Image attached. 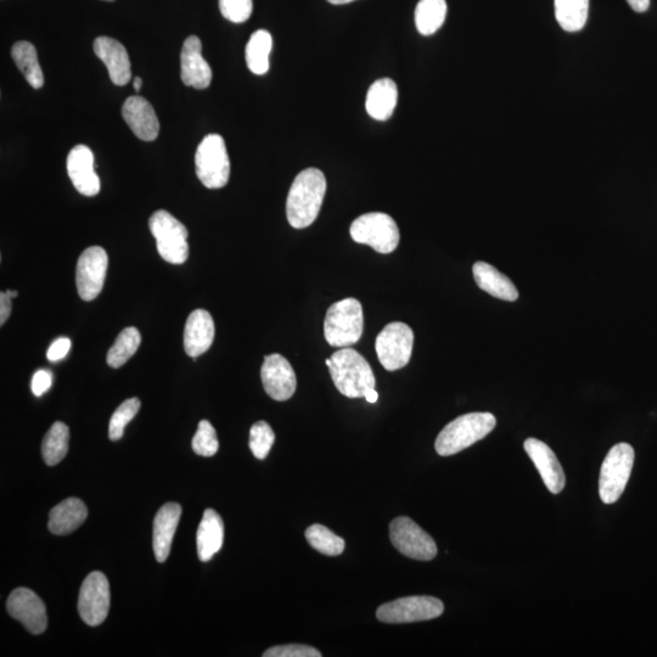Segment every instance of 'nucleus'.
<instances>
[{
	"label": "nucleus",
	"mask_w": 657,
	"mask_h": 657,
	"mask_svg": "<svg viewBox=\"0 0 657 657\" xmlns=\"http://www.w3.org/2000/svg\"><path fill=\"white\" fill-rule=\"evenodd\" d=\"M193 451L201 457H213L218 452L219 442L215 428L209 420H201L192 442Z\"/></svg>",
	"instance_id": "c9c22d12"
},
{
	"label": "nucleus",
	"mask_w": 657,
	"mask_h": 657,
	"mask_svg": "<svg viewBox=\"0 0 657 657\" xmlns=\"http://www.w3.org/2000/svg\"><path fill=\"white\" fill-rule=\"evenodd\" d=\"M398 100L396 83L390 78H381L372 84L365 100V109L372 119L387 121L393 115Z\"/></svg>",
	"instance_id": "393cba45"
},
{
	"label": "nucleus",
	"mask_w": 657,
	"mask_h": 657,
	"mask_svg": "<svg viewBox=\"0 0 657 657\" xmlns=\"http://www.w3.org/2000/svg\"><path fill=\"white\" fill-rule=\"evenodd\" d=\"M11 297L7 294V291H3L2 294H0V325H4L7 323V320L10 317L11 314Z\"/></svg>",
	"instance_id": "a19ab883"
},
{
	"label": "nucleus",
	"mask_w": 657,
	"mask_h": 657,
	"mask_svg": "<svg viewBox=\"0 0 657 657\" xmlns=\"http://www.w3.org/2000/svg\"><path fill=\"white\" fill-rule=\"evenodd\" d=\"M443 610L445 605L440 599L419 595L381 605L376 611V617L384 623H412L437 619Z\"/></svg>",
	"instance_id": "9d476101"
},
{
	"label": "nucleus",
	"mask_w": 657,
	"mask_h": 657,
	"mask_svg": "<svg viewBox=\"0 0 657 657\" xmlns=\"http://www.w3.org/2000/svg\"><path fill=\"white\" fill-rule=\"evenodd\" d=\"M181 515L182 507L177 503H167L157 511L154 520L153 546L155 558L159 563H165L171 553Z\"/></svg>",
	"instance_id": "4be33fe9"
},
{
	"label": "nucleus",
	"mask_w": 657,
	"mask_h": 657,
	"mask_svg": "<svg viewBox=\"0 0 657 657\" xmlns=\"http://www.w3.org/2000/svg\"><path fill=\"white\" fill-rule=\"evenodd\" d=\"M224 525L221 516L215 510L206 509L199 525L196 544L202 563H207L222 549Z\"/></svg>",
	"instance_id": "b1692460"
},
{
	"label": "nucleus",
	"mask_w": 657,
	"mask_h": 657,
	"mask_svg": "<svg viewBox=\"0 0 657 657\" xmlns=\"http://www.w3.org/2000/svg\"><path fill=\"white\" fill-rule=\"evenodd\" d=\"M350 233L356 243L368 245L379 254H391L400 244V229L386 213L372 212L358 217Z\"/></svg>",
	"instance_id": "6e6552de"
},
{
	"label": "nucleus",
	"mask_w": 657,
	"mask_h": 657,
	"mask_svg": "<svg viewBox=\"0 0 657 657\" xmlns=\"http://www.w3.org/2000/svg\"><path fill=\"white\" fill-rule=\"evenodd\" d=\"M94 52L109 71L110 80L116 86H126L132 78L131 61L125 47L110 37H98Z\"/></svg>",
	"instance_id": "aec40b11"
},
{
	"label": "nucleus",
	"mask_w": 657,
	"mask_h": 657,
	"mask_svg": "<svg viewBox=\"0 0 657 657\" xmlns=\"http://www.w3.org/2000/svg\"><path fill=\"white\" fill-rule=\"evenodd\" d=\"M7 294L11 297V299H15V297H18V291L14 290H7Z\"/></svg>",
	"instance_id": "49530a36"
},
{
	"label": "nucleus",
	"mask_w": 657,
	"mask_h": 657,
	"mask_svg": "<svg viewBox=\"0 0 657 657\" xmlns=\"http://www.w3.org/2000/svg\"><path fill=\"white\" fill-rule=\"evenodd\" d=\"M110 586L108 578L99 571L92 572L83 581L78 612L88 626H99L106 620L110 610Z\"/></svg>",
	"instance_id": "ddd939ff"
},
{
	"label": "nucleus",
	"mask_w": 657,
	"mask_h": 657,
	"mask_svg": "<svg viewBox=\"0 0 657 657\" xmlns=\"http://www.w3.org/2000/svg\"><path fill=\"white\" fill-rule=\"evenodd\" d=\"M474 279L481 290L499 300L514 302L519 299L518 289L508 277L486 262H476L473 267Z\"/></svg>",
	"instance_id": "a878e982"
},
{
	"label": "nucleus",
	"mask_w": 657,
	"mask_h": 657,
	"mask_svg": "<svg viewBox=\"0 0 657 657\" xmlns=\"http://www.w3.org/2000/svg\"><path fill=\"white\" fill-rule=\"evenodd\" d=\"M524 447L548 490L554 494L563 491L566 485L565 473L552 448L537 438L526 440Z\"/></svg>",
	"instance_id": "f3484780"
},
{
	"label": "nucleus",
	"mask_w": 657,
	"mask_h": 657,
	"mask_svg": "<svg viewBox=\"0 0 657 657\" xmlns=\"http://www.w3.org/2000/svg\"><path fill=\"white\" fill-rule=\"evenodd\" d=\"M7 609L11 617L22 623L32 634H42L47 630L48 619L46 605L35 592L27 588L15 589L10 594Z\"/></svg>",
	"instance_id": "4468645a"
},
{
	"label": "nucleus",
	"mask_w": 657,
	"mask_h": 657,
	"mask_svg": "<svg viewBox=\"0 0 657 657\" xmlns=\"http://www.w3.org/2000/svg\"><path fill=\"white\" fill-rule=\"evenodd\" d=\"M181 77L185 86L206 89L212 81V70L202 56V44L198 37L185 39L181 54Z\"/></svg>",
	"instance_id": "a211bd4d"
},
{
	"label": "nucleus",
	"mask_w": 657,
	"mask_h": 657,
	"mask_svg": "<svg viewBox=\"0 0 657 657\" xmlns=\"http://www.w3.org/2000/svg\"><path fill=\"white\" fill-rule=\"evenodd\" d=\"M271 33L258 30L251 36L246 46V64L255 75H265L269 70V54L272 52Z\"/></svg>",
	"instance_id": "c85d7f7f"
},
{
	"label": "nucleus",
	"mask_w": 657,
	"mask_h": 657,
	"mask_svg": "<svg viewBox=\"0 0 657 657\" xmlns=\"http://www.w3.org/2000/svg\"><path fill=\"white\" fill-rule=\"evenodd\" d=\"M142 403L138 398H129L123 402L116 412L112 414L109 425V437L111 441H119L125 434L126 426L136 417Z\"/></svg>",
	"instance_id": "72a5a7b5"
},
{
	"label": "nucleus",
	"mask_w": 657,
	"mask_h": 657,
	"mask_svg": "<svg viewBox=\"0 0 657 657\" xmlns=\"http://www.w3.org/2000/svg\"><path fill=\"white\" fill-rule=\"evenodd\" d=\"M149 227L157 251L171 265H183L189 257L188 229L170 212L159 210L150 217Z\"/></svg>",
	"instance_id": "39448f33"
},
{
	"label": "nucleus",
	"mask_w": 657,
	"mask_h": 657,
	"mask_svg": "<svg viewBox=\"0 0 657 657\" xmlns=\"http://www.w3.org/2000/svg\"><path fill=\"white\" fill-rule=\"evenodd\" d=\"M219 9L224 18L230 22L243 24L250 19L254 4L252 0H219Z\"/></svg>",
	"instance_id": "e433bc0d"
},
{
	"label": "nucleus",
	"mask_w": 657,
	"mask_h": 657,
	"mask_svg": "<svg viewBox=\"0 0 657 657\" xmlns=\"http://www.w3.org/2000/svg\"><path fill=\"white\" fill-rule=\"evenodd\" d=\"M390 538L393 547L408 558L420 561L436 558L437 546L434 539L407 516L391 522Z\"/></svg>",
	"instance_id": "9b49d317"
},
{
	"label": "nucleus",
	"mask_w": 657,
	"mask_h": 657,
	"mask_svg": "<svg viewBox=\"0 0 657 657\" xmlns=\"http://www.w3.org/2000/svg\"><path fill=\"white\" fill-rule=\"evenodd\" d=\"M275 435L266 421H258L250 431L249 446L257 459H266L274 445Z\"/></svg>",
	"instance_id": "f704fd0d"
},
{
	"label": "nucleus",
	"mask_w": 657,
	"mask_h": 657,
	"mask_svg": "<svg viewBox=\"0 0 657 657\" xmlns=\"http://www.w3.org/2000/svg\"><path fill=\"white\" fill-rule=\"evenodd\" d=\"M555 16L566 32L581 31L588 19L589 0H555Z\"/></svg>",
	"instance_id": "c756f323"
},
{
	"label": "nucleus",
	"mask_w": 657,
	"mask_h": 657,
	"mask_svg": "<svg viewBox=\"0 0 657 657\" xmlns=\"http://www.w3.org/2000/svg\"><path fill=\"white\" fill-rule=\"evenodd\" d=\"M70 430L67 425L56 421L47 432L42 443L44 462L49 466L59 464L69 452Z\"/></svg>",
	"instance_id": "7c9ffc66"
},
{
	"label": "nucleus",
	"mask_w": 657,
	"mask_h": 657,
	"mask_svg": "<svg viewBox=\"0 0 657 657\" xmlns=\"http://www.w3.org/2000/svg\"><path fill=\"white\" fill-rule=\"evenodd\" d=\"M364 328L363 308L356 299H345L330 306L324 320V336L333 347L357 344Z\"/></svg>",
	"instance_id": "20e7f679"
},
{
	"label": "nucleus",
	"mask_w": 657,
	"mask_h": 657,
	"mask_svg": "<svg viewBox=\"0 0 657 657\" xmlns=\"http://www.w3.org/2000/svg\"><path fill=\"white\" fill-rule=\"evenodd\" d=\"M414 333L409 325L393 322L381 330L375 350L381 365L389 372L400 370L411 361Z\"/></svg>",
	"instance_id": "1a4fd4ad"
},
{
	"label": "nucleus",
	"mask_w": 657,
	"mask_h": 657,
	"mask_svg": "<svg viewBox=\"0 0 657 657\" xmlns=\"http://www.w3.org/2000/svg\"><path fill=\"white\" fill-rule=\"evenodd\" d=\"M53 385V374L49 370L39 369L33 375L31 389L33 395L41 397L47 393Z\"/></svg>",
	"instance_id": "58836bf2"
},
{
	"label": "nucleus",
	"mask_w": 657,
	"mask_h": 657,
	"mask_svg": "<svg viewBox=\"0 0 657 657\" xmlns=\"http://www.w3.org/2000/svg\"><path fill=\"white\" fill-rule=\"evenodd\" d=\"M122 116L132 132L144 142H154L159 136V119L153 106L143 97L128 98L123 104Z\"/></svg>",
	"instance_id": "6ab92c4d"
},
{
	"label": "nucleus",
	"mask_w": 657,
	"mask_h": 657,
	"mask_svg": "<svg viewBox=\"0 0 657 657\" xmlns=\"http://www.w3.org/2000/svg\"><path fill=\"white\" fill-rule=\"evenodd\" d=\"M105 2H114V0H105Z\"/></svg>",
	"instance_id": "de8ad7c7"
},
{
	"label": "nucleus",
	"mask_w": 657,
	"mask_h": 657,
	"mask_svg": "<svg viewBox=\"0 0 657 657\" xmlns=\"http://www.w3.org/2000/svg\"><path fill=\"white\" fill-rule=\"evenodd\" d=\"M196 176L209 189L226 187L230 177V160L226 142L219 134L202 139L195 155Z\"/></svg>",
	"instance_id": "423d86ee"
},
{
	"label": "nucleus",
	"mask_w": 657,
	"mask_h": 657,
	"mask_svg": "<svg viewBox=\"0 0 657 657\" xmlns=\"http://www.w3.org/2000/svg\"><path fill=\"white\" fill-rule=\"evenodd\" d=\"M11 56L33 88L39 89L44 86L42 67L39 65L37 50L33 44L25 41L15 43L11 49Z\"/></svg>",
	"instance_id": "bb28decb"
},
{
	"label": "nucleus",
	"mask_w": 657,
	"mask_h": 657,
	"mask_svg": "<svg viewBox=\"0 0 657 657\" xmlns=\"http://www.w3.org/2000/svg\"><path fill=\"white\" fill-rule=\"evenodd\" d=\"M263 657H322V653L307 645L289 644L268 649Z\"/></svg>",
	"instance_id": "4c0bfd02"
},
{
	"label": "nucleus",
	"mask_w": 657,
	"mask_h": 657,
	"mask_svg": "<svg viewBox=\"0 0 657 657\" xmlns=\"http://www.w3.org/2000/svg\"><path fill=\"white\" fill-rule=\"evenodd\" d=\"M364 398L369 403H376L379 400V395H378V392H376L375 389H373V390H369L367 393H365Z\"/></svg>",
	"instance_id": "37998d69"
},
{
	"label": "nucleus",
	"mask_w": 657,
	"mask_h": 657,
	"mask_svg": "<svg viewBox=\"0 0 657 657\" xmlns=\"http://www.w3.org/2000/svg\"><path fill=\"white\" fill-rule=\"evenodd\" d=\"M71 340L67 338H59L55 340L48 348L47 358L49 362H59L67 356L71 350Z\"/></svg>",
	"instance_id": "ea45409f"
},
{
	"label": "nucleus",
	"mask_w": 657,
	"mask_h": 657,
	"mask_svg": "<svg viewBox=\"0 0 657 657\" xmlns=\"http://www.w3.org/2000/svg\"><path fill=\"white\" fill-rule=\"evenodd\" d=\"M327 193V179L317 168H307L292 183L286 200V217L291 227L303 229L316 221Z\"/></svg>",
	"instance_id": "f257e3e1"
},
{
	"label": "nucleus",
	"mask_w": 657,
	"mask_h": 657,
	"mask_svg": "<svg viewBox=\"0 0 657 657\" xmlns=\"http://www.w3.org/2000/svg\"><path fill=\"white\" fill-rule=\"evenodd\" d=\"M67 173L78 193L95 196L100 192V179L95 172L94 154L86 145H77L67 156Z\"/></svg>",
	"instance_id": "dca6fc26"
},
{
	"label": "nucleus",
	"mask_w": 657,
	"mask_h": 657,
	"mask_svg": "<svg viewBox=\"0 0 657 657\" xmlns=\"http://www.w3.org/2000/svg\"><path fill=\"white\" fill-rule=\"evenodd\" d=\"M634 449L628 443H619L610 449L599 477V494L605 504L619 501L632 474Z\"/></svg>",
	"instance_id": "0eeeda50"
},
{
	"label": "nucleus",
	"mask_w": 657,
	"mask_h": 657,
	"mask_svg": "<svg viewBox=\"0 0 657 657\" xmlns=\"http://www.w3.org/2000/svg\"><path fill=\"white\" fill-rule=\"evenodd\" d=\"M497 420L491 413H470L454 419L437 436L436 452L442 457L453 456L475 445L496 428Z\"/></svg>",
	"instance_id": "7ed1b4c3"
},
{
	"label": "nucleus",
	"mask_w": 657,
	"mask_h": 657,
	"mask_svg": "<svg viewBox=\"0 0 657 657\" xmlns=\"http://www.w3.org/2000/svg\"><path fill=\"white\" fill-rule=\"evenodd\" d=\"M336 389L348 398H362L375 389L376 380L372 367L362 355L352 348H341L325 361Z\"/></svg>",
	"instance_id": "f03ea898"
},
{
	"label": "nucleus",
	"mask_w": 657,
	"mask_h": 657,
	"mask_svg": "<svg viewBox=\"0 0 657 657\" xmlns=\"http://www.w3.org/2000/svg\"><path fill=\"white\" fill-rule=\"evenodd\" d=\"M261 378L267 395L274 401L284 402L294 396L297 387L296 374L288 359L282 355L275 353L265 357Z\"/></svg>",
	"instance_id": "2eb2a0df"
},
{
	"label": "nucleus",
	"mask_w": 657,
	"mask_h": 657,
	"mask_svg": "<svg viewBox=\"0 0 657 657\" xmlns=\"http://www.w3.org/2000/svg\"><path fill=\"white\" fill-rule=\"evenodd\" d=\"M446 16V0H420L415 9V25L420 35L431 36L445 24Z\"/></svg>",
	"instance_id": "cd10ccee"
},
{
	"label": "nucleus",
	"mask_w": 657,
	"mask_h": 657,
	"mask_svg": "<svg viewBox=\"0 0 657 657\" xmlns=\"http://www.w3.org/2000/svg\"><path fill=\"white\" fill-rule=\"evenodd\" d=\"M140 344H142V335L137 328L129 327L122 330L115 344L111 346L106 362L111 368H121L136 355Z\"/></svg>",
	"instance_id": "2f4dec72"
},
{
	"label": "nucleus",
	"mask_w": 657,
	"mask_h": 657,
	"mask_svg": "<svg viewBox=\"0 0 657 657\" xmlns=\"http://www.w3.org/2000/svg\"><path fill=\"white\" fill-rule=\"evenodd\" d=\"M88 516L86 505L78 498H67L56 505L49 514V530L56 536L70 535Z\"/></svg>",
	"instance_id": "5701e85b"
},
{
	"label": "nucleus",
	"mask_w": 657,
	"mask_h": 657,
	"mask_svg": "<svg viewBox=\"0 0 657 657\" xmlns=\"http://www.w3.org/2000/svg\"><path fill=\"white\" fill-rule=\"evenodd\" d=\"M306 539L313 549L328 555V557H338V555L344 553L346 546L344 539L335 535L328 527L319 524L308 527Z\"/></svg>",
	"instance_id": "473e14b6"
},
{
	"label": "nucleus",
	"mask_w": 657,
	"mask_h": 657,
	"mask_svg": "<svg viewBox=\"0 0 657 657\" xmlns=\"http://www.w3.org/2000/svg\"><path fill=\"white\" fill-rule=\"evenodd\" d=\"M636 13H645L650 7V0H627Z\"/></svg>",
	"instance_id": "79ce46f5"
},
{
	"label": "nucleus",
	"mask_w": 657,
	"mask_h": 657,
	"mask_svg": "<svg viewBox=\"0 0 657 657\" xmlns=\"http://www.w3.org/2000/svg\"><path fill=\"white\" fill-rule=\"evenodd\" d=\"M328 2L334 5H342L355 2V0H328Z\"/></svg>",
	"instance_id": "a18cd8bd"
},
{
	"label": "nucleus",
	"mask_w": 657,
	"mask_h": 657,
	"mask_svg": "<svg viewBox=\"0 0 657 657\" xmlns=\"http://www.w3.org/2000/svg\"><path fill=\"white\" fill-rule=\"evenodd\" d=\"M109 257L103 247L92 246L82 252L76 268L78 295L84 301H93L104 288Z\"/></svg>",
	"instance_id": "f8f14e48"
},
{
	"label": "nucleus",
	"mask_w": 657,
	"mask_h": 657,
	"mask_svg": "<svg viewBox=\"0 0 657 657\" xmlns=\"http://www.w3.org/2000/svg\"><path fill=\"white\" fill-rule=\"evenodd\" d=\"M133 87H134V89H136L137 92H139L140 89H142V87H143L142 78H140V77L134 78Z\"/></svg>",
	"instance_id": "c03bdc74"
},
{
	"label": "nucleus",
	"mask_w": 657,
	"mask_h": 657,
	"mask_svg": "<svg viewBox=\"0 0 657 657\" xmlns=\"http://www.w3.org/2000/svg\"><path fill=\"white\" fill-rule=\"evenodd\" d=\"M215 340V322L205 310L190 313L184 328V350L195 361L210 350Z\"/></svg>",
	"instance_id": "412c9836"
}]
</instances>
